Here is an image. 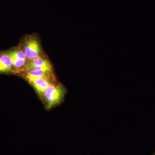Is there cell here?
<instances>
[{
	"instance_id": "6da1fadb",
	"label": "cell",
	"mask_w": 155,
	"mask_h": 155,
	"mask_svg": "<svg viewBox=\"0 0 155 155\" xmlns=\"http://www.w3.org/2000/svg\"><path fill=\"white\" fill-rule=\"evenodd\" d=\"M65 94V89L62 85L51 84L43 95L48 108L52 107L61 103Z\"/></svg>"
},
{
	"instance_id": "7a4b0ae2",
	"label": "cell",
	"mask_w": 155,
	"mask_h": 155,
	"mask_svg": "<svg viewBox=\"0 0 155 155\" xmlns=\"http://www.w3.org/2000/svg\"><path fill=\"white\" fill-rule=\"evenodd\" d=\"M24 52L26 58L31 60L38 57L40 48L38 42L33 38L28 40L25 44Z\"/></svg>"
},
{
	"instance_id": "3957f363",
	"label": "cell",
	"mask_w": 155,
	"mask_h": 155,
	"mask_svg": "<svg viewBox=\"0 0 155 155\" xmlns=\"http://www.w3.org/2000/svg\"><path fill=\"white\" fill-rule=\"evenodd\" d=\"M30 82L38 93L41 95H43L47 89L51 84L48 79L44 78H36Z\"/></svg>"
},
{
	"instance_id": "277c9868",
	"label": "cell",
	"mask_w": 155,
	"mask_h": 155,
	"mask_svg": "<svg viewBox=\"0 0 155 155\" xmlns=\"http://www.w3.org/2000/svg\"><path fill=\"white\" fill-rule=\"evenodd\" d=\"M8 54L11 57L13 61V67L14 69L17 70V71H21L23 69L26 68L27 67V60H24V59H19L14 57V56L9 54L8 52Z\"/></svg>"
},
{
	"instance_id": "5b68a950",
	"label": "cell",
	"mask_w": 155,
	"mask_h": 155,
	"mask_svg": "<svg viewBox=\"0 0 155 155\" xmlns=\"http://www.w3.org/2000/svg\"><path fill=\"white\" fill-rule=\"evenodd\" d=\"M49 75L42 71L32 70L28 71L27 73V77L29 82H31V81L38 78H44L48 79Z\"/></svg>"
},
{
	"instance_id": "8992f818",
	"label": "cell",
	"mask_w": 155,
	"mask_h": 155,
	"mask_svg": "<svg viewBox=\"0 0 155 155\" xmlns=\"http://www.w3.org/2000/svg\"><path fill=\"white\" fill-rule=\"evenodd\" d=\"M0 61L5 67L7 72L11 71L13 66V61L7 52L3 53L0 56Z\"/></svg>"
},
{
	"instance_id": "52a82bcc",
	"label": "cell",
	"mask_w": 155,
	"mask_h": 155,
	"mask_svg": "<svg viewBox=\"0 0 155 155\" xmlns=\"http://www.w3.org/2000/svg\"><path fill=\"white\" fill-rule=\"evenodd\" d=\"M26 69L29 71L35 70V71H42L50 75L52 73V67H43V66H35L28 63L26 67Z\"/></svg>"
},
{
	"instance_id": "ba28073f",
	"label": "cell",
	"mask_w": 155,
	"mask_h": 155,
	"mask_svg": "<svg viewBox=\"0 0 155 155\" xmlns=\"http://www.w3.org/2000/svg\"><path fill=\"white\" fill-rule=\"evenodd\" d=\"M29 63L35 66L51 67L47 59L43 57H38L35 59H32L31 60Z\"/></svg>"
},
{
	"instance_id": "9c48e42d",
	"label": "cell",
	"mask_w": 155,
	"mask_h": 155,
	"mask_svg": "<svg viewBox=\"0 0 155 155\" xmlns=\"http://www.w3.org/2000/svg\"><path fill=\"white\" fill-rule=\"evenodd\" d=\"M9 54L14 56L15 58H19V59H24V60H27L26 57L25 56V53L23 52L22 50L19 49H17L8 52Z\"/></svg>"
},
{
	"instance_id": "30bf717a",
	"label": "cell",
	"mask_w": 155,
	"mask_h": 155,
	"mask_svg": "<svg viewBox=\"0 0 155 155\" xmlns=\"http://www.w3.org/2000/svg\"><path fill=\"white\" fill-rule=\"evenodd\" d=\"M0 72H7L5 67L3 65L1 61H0Z\"/></svg>"
},
{
	"instance_id": "8fae6325",
	"label": "cell",
	"mask_w": 155,
	"mask_h": 155,
	"mask_svg": "<svg viewBox=\"0 0 155 155\" xmlns=\"http://www.w3.org/2000/svg\"><path fill=\"white\" fill-rule=\"evenodd\" d=\"M152 155H155V152L154 153H153V154Z\"/></svg>"
}]
</instances>
